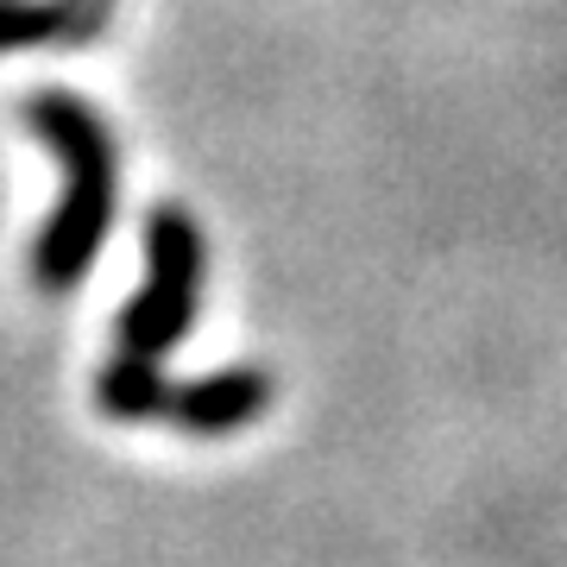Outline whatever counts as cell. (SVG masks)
Returning a JSON list of instances; mask_svg holds the SVG:
<instances>
[{"mask_svg": "<svg viewBox=\"0 0 567 567\" xmlns=\"http://www.w3.org/2000/svg\"><path fill=\"white\" fill-rule=\"evenodd\" d=\"M95 404H102L107 423H133V429L164 423V410H171V379H164L158 360L114 347L107 365L95 372Z\"/></svg>", "mask_w": 567, "mask_h": 567, "instance_id": "obj_4", "label": "cell"}, {"mask_svg": "<svg viewBox=\"0 0 567 567\" xmlns=\"http://www.w3.org/2000/svg\"><path fill=\"white\" fill-rule=\"evenodd\" d=\"M271 398H278V379L265 365H252V360L215 365V372L189 379V385H171L164 423L177 435H196V442H221V435H240V429L259 423L271 410Z\"/></svg>", "mask_w": 567, "mask_h": 567, "instance_id": "obj_3", "label": "cell"}, {"mask_svg": "<svg viewBox=\"0 0 567 567\" xmlns=\"http://www.w3.org/2000/svg\"><path fill=\"white\" fill-rule=\"evenodd\" d=\"M203 284H208V240L196 227V215H183L177 203H158L145 215V284L121 303L114 347L164 360L196 328Z\"/></svg>", "mask_w": 567, "mask_h": 567, "instance_id": "obj_2", "label": "cell"}, {"mask_svg": "<svg viewBox=\"0 0 567 567\" xmlns=\"http://www.w3.org/2000/svg\"><path fill=\"white\" fill-rule=\"evenodd\" d=\"M25 126L32 140H44L63 164V196L51 208V221L39 227L32 240V284L44 297H70L95 252L114 234V196H121V152H114V133L89 102L63 95V89H44L25 102Z\"/></svg>", "mask_w": 567, "mask_h": 567, "instance_id": "obj_1", "label": "cell"}, {"mask_svg": "<svg viewBox=\"0 0 567 567\" xmlns=\"http://www.w3.org/2000/svg\"><path fill=\"white\" fill-rule=\"evenodd\" d=\"M63 32H82V0H0V51L51 44Z\"/></svg>", "mask_w": 567, "mask_h": 567, "instance_id": "obj_5", "label": "cell"}]
</instances>
